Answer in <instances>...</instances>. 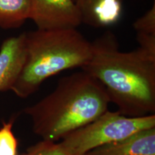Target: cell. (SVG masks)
I'll use <instances>...</instances> for the list:
<instances>
[{"label": "cell", "mask_w": 155, "mask_h": 155, "mask_svg": "<svg viewBox=\"0 0 155 155\" xmlns=\"http://www.w3.org/2000/svg\"><path fill=\"white\" fill-rule=\"evenodd\" d=\"M19 155H71L61 143L42 140Z\"/></svg>", "instance_id": "obj_11"}, {"label": "cell", "mask_w": 155, "mask_h": 155, "mask_svg": "<svg viewBox=\"0 0 155 155\" xmlns=\"http://www.w3.org/2000/svg\"><path fill=\"white\" fill-rule=\"evenodd\" d=\"M137 39L139 48L147 53L155 55V34L137 32Z\"/></svg>", "instance_id": "obj_14"}, {"label": "cell", "mask_w": 155, "mask_h": 155, "mask_svg": "<svg viewBox=\"0 0 155 155\" xmlns=\"http://www.w3.org/2000/svg\"><path fill=\"white\" fill-rule=\"evenodd\" d=\"M155 127L89 151L84 155H154Z\"/></svg>", "instance_id": "obj_7"}, {"label": "cell", "mask_w": 155, "mask_h": 155, "mask_svg": "<svg viewBox=\"0 0 155 155\" xmlns=\"http://www.w3.org/2000/svg\"><path fill=\"white\" fill-rule=\"evenodd\" d=\"M121 0H99L93 10L92 26L99 28L115 24L121 17Z\"/></svg>", "instance_id": "obj_9"}, {"label": "cell", "mask_w": 155, "mask_h": 155, "mask_svg": "<svg viewBox=\"0 0 155 155\" xmlns=\"http://www.w3.org/2000/svg\"><path fill=\"white\" fill-rule=\"evenodd\" d=\"M154 127V114L129 117L108 110L94 121L65 136L60 143L71 155H84L96 147Z\"/></svg>", "instance_id": "obj_4"}, {"label": "cell", "mask_w": 155, "mask_h": 155, "mask_svg": "<svg viewBox=\"0 0 155 155\" xmlns=\"http://www.w3.org/2000/svg\"><path fill=\"white\" fill-rule=\"evenodd\" d=\"M15 121V118L12 117L9 121H2L0 128V155H19L18 141L12 131Z\"/></svg>", "instance_id": "obj_10"}, {"label": "cell", "mask_w": 155, "mask_h": 155, "mask_svg": "<svg viewBox=\"0 0 155 155\" xmlns=\"http://www.w3.org/2000/svg\"><path fill=\"white\" fill-rule=\"evenodd\" d=\"M109 104L99 81L82 71L62 78L53 91L24 112L32 119L35 134L56 142L96 120Z\"/></svg>", "instance_id": "obj_2"}, {"label": "cell", "mask_w": 155, "mask_h": 155, "mask_svg": "<svg viewBox=\"0 0 155 155\" xmlns=\"http://www.w3.org/2000/svg\"><path fill=\"white\" fill-rule=\"evenodd\" d=\"M25 33L26 58L12 90L28 98L48 78L82 68L91 59L92 43L76 28L38 30Z\"/></svg>", "instance_id": "obj_3"}, {"label": "cell", "mask_w": 155, "mask_h": 155, "mask_svg": "<svg viewBox=\"0 0 155 155\" xmlns=\"http://www.w3.org/2000/svg\"><path fill=\"white\" fill-rule=\"evenodd\" d=\"M26 58L25 33L6 39L0 48V91L12 90Z\"/></svg>", "instance_id": "obj_6"}, {"label": "cell", "mask_w": 155, "mask_h": 155, "mask_svg": "<svg viewBox=\"0 0 155 155\" xmlns=\"http://www.w3.org/2000/svg\"><path fill=\"white\" fill-rule=\"evenodd\" d=\"M154 155H155V154H154Z\"/></svg>", "instance_id": "obj_15"}, {"label": "cell", "mask_w": 155, "mask_h": 155, "mask_svg": "<svg viewBox=\"0 0 155 155\" xmlns=\"http://www.w3.org/2000/svg\"><path fill=\"white\" fill-rule=\"evenodd\" d=\"M30 15V0H0V28H19Z\"/></svg>", "instance_id": "obj_8"}, {"label": "cell", "mask_w": 155, "mask_h": 155, "mask_svg": "<svg viewBox=\"0 0 155 155\" xmlns=\"http://www.w3.org/2000/svg\"><path fill=\"white\" fill-rule=\"evenodd\" d=\"M30 19L39 30L77 28L83 23L74 0H30Z\"/></svg>", "instance_id": "obj_5"}, {"label": "cell", "mask_w": 155, "mask_h": 155, "mask_svg": "<svg viewBox=\"0 0 155 155\" xmlns=\"http://www.w3.org/2000/svg\"><path fill=\"white\" fill-rule=\"evenodd\" d=\"M99 0H74L82 15V22L92 26L93 10Z\"/></svg>", "instance_id": "obj_13"}, {"label": "cell", "mask_w": 155, "mask_h": 155, "mask_svg": "<svg viewBox=\"0 0 155 155\" xmlns=\"http://www.w3.org/2000/svg\"><path fill=\"white\" fill-rule=\"evenodd\" d=\"M134 28L137 32L155 34V3L150 10L134 23Z\"/></svg>", "instance_id": "obj_12"}, {"label": "cell", "mask_w": 155, "mask_h": 155, "mask_svg": "<svg viewBox=\"0 0 155 155\" xmlns=\"http://www.w3.org/2000/svg\"><path fill=\"white\" fill-rule=\"evenodd\" d=\"M91 43V58L82 70L99 81L117 111L129 117L154 114L155 55L139 47L121 52L110 32Z\"/></svg>", "instance_id": "obj_1"}]
</instances>
